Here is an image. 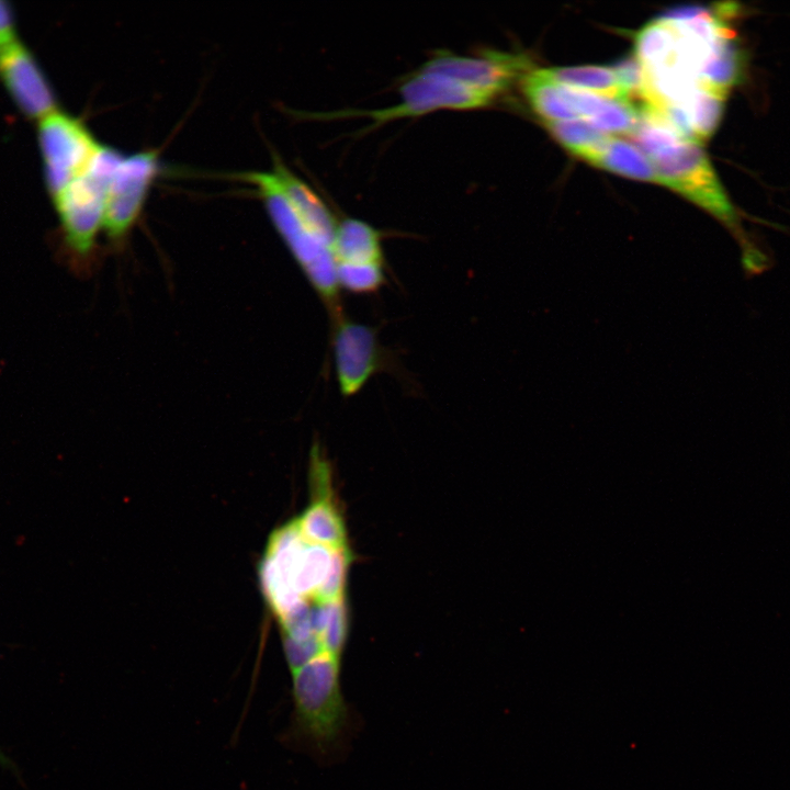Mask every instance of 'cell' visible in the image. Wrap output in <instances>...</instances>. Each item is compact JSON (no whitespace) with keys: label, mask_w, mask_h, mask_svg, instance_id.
<instances>
[{"label":"cell","mask_w":790,"mask_h":790,"mask_svg":"<svg viewBox=\"0 0 790 790\" xmlns=\"http://www.w3.org/2000/svg\"><path fill=\"white\" fill-rule=\"evenodd\" d=\"M630 136L653 163L661 184L709 212L730 229L741 248L753 240L743 229L701 143L679 134L658 119L643 114H640Z\"/></svg>","instance_id":"6da1fadb"},{"label":"cell","mask_w":790,"mask_h":790,"mask_svg":"<svg viewBox=\"0 0 790 790\" xmlns=\"http://www.w3.org/2000/svg\"><path fill=\"white\" fill-rule=\"evenodd\" d=\"M242 177L258 187L273 225L324 303L331 325L335 324L346 314L337 279L334 240L324 236L298 214L271 171L248 172Z\"/></svg>","instance_id":"7a4b0ae2"},{"label":"cell","mask_w":790,"mask_h":790,"mask_svg":"<svg viewBox=\"0 0 790 790\" xmlns=\"http://www.w3.org/2000/svg\"><path fill=\"white\" fill-rule=\"evenodd\" d=\"M123 157L116 149L100 145L83 172L54 198L65 247L77 266L92 255L98 232L103 228L110 182Z\"/></svg>","instance_id":"3957f363"},{"label":"cell","mask_w":790,"mask_h":790,"mask_svg":"<svg viewBox=\"0 0 790 790\" xmlns=\"http://www.w3.org/2000/svg\"><path fill=\"white\" fill-rule=\"evenodd\" d=\"M400 101L396 105L371 110H342L315 114V117L335 119L364 116L372 126L408 116H419L437 110H471L485 106L496 97L452 78L418 69L399 87Z\"/></svg>","instance_id":"277c9868"},{"label":"cell","mask_w":790,"mask_h":790,"mask_svg":"<svg viewBox=\"0 0 790 790\" xmlns=\"http://www.w3.org/2000/svg\"><path fill=\"white\" fill-rule=\"evenodd\" d=\"M46 185L53 199L78 178L100 144L77 117L58 110L38 122Z\"/></svg>","instance_id":"5b68a950"},{"label":"cell","mask_w":790,"mask_h":790,"mask_svg":"<svg viewBox=\"0 0 790 790\" xmlns=\"http://www.w3.org/2000/svg\"><path fill=\"white\" fill-rule=\"evenodd\" d=\"M336 379L343 397L357 395L380 371L386 370V351L374 327L346 315L331 325Z\"/></svg>","instance_id":"8992f818"},{"label":"cell","mask_w":790,"mask_h":790,"mask_svg":"<svg viewBox=\"0 0 790 790\" xmlns=\"http://www.w3.org/2000/svg\"><path fill=\"white\" fill-rule=\"evenodd\" d=\"M158 171L156 151L123 157L112 176L103 221L111 239L123 238L137 219L149 185Z\"/></svg>","instance_id":"52a82bcc"},{"label":"cell","mask_w":790,"mask_h":790,"mask_svg":"<svg viewBox=\"0 0 790 790\" xmlns=\"http://www.w3.org/2000/svg\"><path fill=\"white\" fill-rule=\"evenodd\" d=\"M528 66L529 61L520 54L488 49L478 56H462L438 50L419 69L497 95L524 74Z\"/></svg>","instance_id":"ba28073f"},{"label":"cell","mask_w":790,"mask_h":790,"mask_svg":"<svg viewBox=\"0 0 790 790\" xmlns=\"http://www.w3.org/2000/svg\"><path fill=\"white\" fill-rule=\"evenodd\" d=\"M0 79L19 109L31 119L56 111V97L33 53L15 41L0 48Z\"/></svg>","instance_id":"9c48e42d"},{"label":"cell","mask_w":790,"mask_h":790,"mask_svg":"<svg viewBox=\"0 0 790 790\" xmlns=\"http://www.w3.org/2000/svg\"><path fill=\"white\" fill-rule=\"evenodd\" d=\"M556 83V82H555ZM563 99L575 111L578 119L603 133L631 135L639 123V111L623 102L591 92L556 83Z\"/></svg>","instance_id":"30bf717a"},{"label":"cell","mask_w":790,"mask_h":790,"mask_svg":"<svg viewBox=\"0 0 790 790\" xmlns=\"http://www.w3.org/2000/svg\"><path fill=\"white\" fill-rule=\"evenodd\" d=\"M271 172L298 214L315 229L335 241L338 222L319 195L278 158H274Z\"/></svg>","instance_id":"8fae6325"},{"label":"cell","mask_w":790,"mask_h":790,"mask_svg":"<svg viewBox=\"0 0 790 790\" xmlns=\"http://www.w3.org/2000/svg\"><path fill=\"white\" fill-rule=\"evenodd\" d=\"M334 251L336 262L351 264H383L381 234L372 225L357 218L337 224Z\"/></svg>","instance_id":"7c38bea8"},{"label":"cell","mask_w":790,"mask_h":790,"mask_svg":"<svg viewBox=\"0 0 790 790\" xmlns=\"http://www.w3.org/2000/svg\"><path fill=\"white\" fill-rule=\"evenodd\" d=\"M539 71L556 83L632 103L631 93L614 68L589 65L553 67Z\"/></svg>","instance_id":"4fadbf2b"},{"label":"cell","mask_w":790,"mask_h":790,"mask_svg":"<svg viewBox=\"0 0 790 790\" xmlns=\"http://www.w3.org/2000/svg\"><path fill=\"white\" fill-rule=\"evenodd\" d=\"M327 494L325 487L324 496L294 522L306 540L334 550H348L342 519Z\"/></svg>","instance_id":"5bb4252c"},{"label":"cell","mask_w":790,"mask_h":790,"mask_svg":"<svg viewBox=\"0 0 790 790\" xmlns=\"http://www.w3.org/2000/svg\"><path fill=\"white\" fill-rule=\"evenodd\" d=\"M543 123L565 149L591 165L595 163L611 137L583 120Z\"/></svg>","instance_id":"9a60e30c"},{"label":"cell","mask_w":790,"mask_h":790,"mask_svg":"<svg viewBox=\"0 0 790 790\" xmlns=\"http://www.w3.org/2000/svg\"><path fill=\"white\" fill-rule=\"evenodd\" d=\"M594 166L628 178L661 183L650 159L633 144L610 137Z\"/></svg>","instance_id":"2e32d148"},{"label":"cell","mask_w":790,"mask_h":790,"mask_svg":"<svg viewBox=\"0 0 790 790\" xmlns=\"http://www.w3.org/2000/svg\"><path fill=\"white\" fill-rule=\"evenodd\" d=\"M522 88L530 105L543 119V122L579 120L561 95L557 84L539 70L524 75Z\"/></svg>","instance_id":"e0dca14e"},{"label":"cell","mask_w":790,"mask_h":790,"mask_svg":"<svg viewBox=\"0 0 790 790\" xmlns=\"http://www.w3.org/2000/svg\"><path fill=\"white\" fill-rule=\"evenodd\" d=\"M337 279L341 291L353 294L376 293L386 281L383 264H337Z\"/></svg>","instance_id":"ac0fdd59"},{"label":"cell","mask_w":790,"mask_h":790,"mask_svg":"<svg viewBox=\"0 0 790 790\" xmlns=\"http://www.w3.org/2000/svg\"><path fill=\"white\" fill-rule=\"evenodd\" d=\"M742 250V268L747 279L760 275L774 267L772 256L757 241H753Z\"/></svg>","instance_id":"d6986e66"},{"label":"cell","mask_w":790,"mask_h":790,"mask_svg":"<svg viewBox=\"0 0 790 790\" xmlns=\"http://www.w3.org/2000/svg\"><path fill=\"white\" fill-rule=\"evenodd\" d=\"M14 16L10 4L0 0V48L15 42Z\"/></svg>","instance_id":"ffe728a7"}]
</instances>
